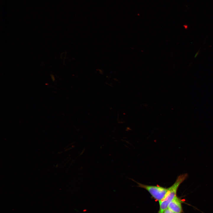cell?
<instances>
[{
	"mask_svg": "<svg viewBox=\"0 0 213 213\" xmlns=\"http://www.w3.org/2000/svg\"><path fill=\"white\" fill-rule=\"evenodd\" d=\"M187 176L186 173L179 175L173 184L168 188L165 196L159 202V209L158 213H163L164 211L168 208L169 204L177 196V192L180 185L186 179Z\"/></svg>",
	"mask_w": 213,
	"mask_h": 213,
	"instance_id": "obj_1",
	"label": "cell"
},
{
	"mask_svg": "<svg viewBox=\"0 0 213 213\" xmlns=\"http://www.w3.org/2000/svg\"><path fill=\"white\" fill-rule=\"evenodd\" d=\"M135 182L139 187L147 190L154 199L159 202L164 197L168 189V188L159 185H148Z\"/></svg>",
	"mask_w": 213,
	"mask_h": 213,
	"instance_id": "obj_2",
	"label": "cell"
},
{
	"mask_svg": "<svg viewBox=\"0 0 213 213\" xmlns=\"http://www.w3.org/2000/svg\"><path fill=\"white\" fill-rule=\"evenodd\" d=\"M168 208L175 213H182L183 208L180 199L176 196L169 204Z\"/></svg>",
	"mask_w": 213,
	"mask_h": 213,
	"instance_id": "obj_3",
	"label": "cell"
},
{
	"mask_svg": "<svg viewBox=\"0 0 213 213\" xmlns=\"http://www.w3.org/2000/svg\"><path fill=\"white\" fill-rule=\"evenodd\" d=\"M163 213H175L168 208L166 209L164 211Z\"/></svg>",
	"mask_w": 213,
	"mask_h": 213,
	"instance_id": "obj_4",
	"label": "cell"
},
{
	"mask_svg": "<svg viewBox=\"0 0 213 213\" xmlns=\"http://www.w3.org/2000/svg\"><path fill=\"white\" fill-rule=\"evenodd\" d=\"M199 51L196 52V54H195V56H194V57H195V58H196V57L197 56V55H198V54H199Z\"/></svg>",
	"mask_w": 213,
	"mask_h": 213,
	"instance_id": "obj_5",
	"label": "cell"
},
{
	"mask_svg": "<svg viewBox=\"0 0 213 213\" xmlns=\"http://www.w3.org/2000/svg\"><path fill=\"white\" fill-rule=\"evenodd\" d=\"M51 77L53 80L54 81V76L53 75H51Z\"/></svg>",
	"mask_w": 213,
	"mask_h": 213,
	"instance_id": "obj_6",
	"label": "cell"
}]
</instances>
